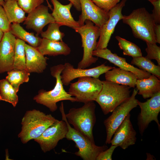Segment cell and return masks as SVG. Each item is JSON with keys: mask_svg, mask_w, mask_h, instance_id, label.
Wrapping results in <instances>:
<instances>
[{"mask_svg": "<svg viewBox=\"0 0 160 160\" xmlns=\"http://www.w3.org/2000/svg\"><path fill=\"white\" fill-rule=\"evenodd\" d=\"M11 24L3 6L0 4V28L4 33L9 31Z\"/></svg>", "mask_w": 160, "mask_h": 160, "instance_id": "obj_35", "label": "cell"}, {"mask_svg": "<svg viewBox=\"0 0 160 160\" xmlns=\"http://www.w3.org/2000/svg\"><path fill=\"white\" fill-rule=\"evenodd\" d=\"M6 79L18 92L20 85L29 80L30 73L26 70L12 69L7 72Z\"/></svg>", "mask_w": 160, "mask_h": 160, "instance_id": "obj_29", "label": "cell"}, {"mask_svg": "<svg viewBox=\"0 0 160 160\" xmlns=\"http://www.w3.org/2000/svg\"><path fill=\"white\" fill-rule=\"evenodd\" d=\"M4 33L3 31L0 28V42L3 37Z\"/></svg>", "mask_w": 160, "mask_h": 160, "instance_id": "obj_40", "label": "cell"}, {"mask_svg": "<svg viewBox=\"0 0 160 160\" xmlns=\"http://www.w3.org/2000/svg\"><path fill=\"white\" fill-rule=\"evenodd\" d=\"M127 0H122L108 12V20L100 28V35L96 49L107 47L116 26L119 21L123 18V15L122 14V10Z\"/></svg>", "mask_w": 160, "mask_h": 160, "instance_id": "obj_12", "label": "cell"}, {"mask_svg": "<svg viewBox=\"0 0 160 160\" xmlns=\"http://www.w3.org/2000/svg\"><path fill=\"white\" fill-rule=\"evenodd\" d=\"M102 83L101 90L95 101L107 115L129 97L130 87L106 80Z\"/></svg>", "mask_w": 160, "mask_h": 160, "instance_id": "obj_5", "label": "cell"}, {"mask_svg": "<svg viewBox=\"0 0 160 160\" xmlns=\"http://www.w3.org/2000/svg\"><path fill=\"white\" fill-rule=\"evenodd\" d=\"M85 23L75 30L81 36L83 48L82 59L77 65V68H86L98 60V57H93L92 52L96 49L97 40L100 35V28L94 25L93 23L89 20H86Z\"/></svg>", "mask_w": 160, "mask_h": 160, "instance_id": "obj_7", "label": "cell"}, {"mask_svg": "<svg viewBox=\"0 0 160 160\" xmlns=\"http://www.w3.org/2000/svg\"><path fill=\"white\" fill-rule=\"evenodd\" d=\"M25 43L24 41L21 40L18 38L16 39L13 69L26 70L25 48Z\"/></svg>", "mask_w": 160, "mask_h": 160, "instance_id": "obj_27", "label": "cell"}, {"mask_svg": "<svg viewBox=\"0 0 160 160\" xmlns=\"http://www.w3.org/2000/svg\"><path fill=\"white\" fill-rule=\"evenodd\" d=\"M60 26L55 22L49 23L47 30L44 31H42L40 33L41 36L43 38L50 40L63 41L62 39L65 34L60 31Z\"/></svg>", "mask_w": 160, "mask_h": 160, "instance_id": "obj_31", "label": "cell"}, {"mask_svg": "<svg viewBox=\"0 0 160 160\" xmlns=\"http://www.w3.org/2000/svg\"><path fill=\"white\" fill-rule=\"evenodd\" d=\"M138 90L134 89L129 97L116 107L112 112L111 114L104 121L105 127L106 137L105 143L110 144L113 135L130 111L138 105L136 96Z\"/></svg>", "mask_w": 160, "mask_h": 160, "instance_id": "obj_9", "label": "cell"}, {"mask_svg": "<svg viewBox=\"0 0 160 160\" xmlns=\"http://www.w3.org/2000/svg\"><path fill=\"white\" fill-rule=\"evenodd\" d=\"M48 4V7L52 10L51 5L49 2L48 0H46ZM71 2L75 8L79 11H81V5L79 0H68Z\"/></svg>", "mask_w": 160, "mask_h": 160, "instance_id": "obj_38", "label": "cell"}, {"mask_svg": "<svg viewBox=\"0 0 160 160\" xmlns=\"http://www.w3.org/2000/svg\"><path fill=\"white\" fill-rule=\"evenodd\" d=\"M9 22L20 23L24 22L26 17L25 12L18 5L16 0L5 2L3 6Z\"/></svg>", "mask_w": 160, "mask_h": 160, "instance_id": "obj_24", "label": "cell"}, {"mask_svg": "<svg viewBox=\"0 0 160 160\" xmlns=\"http://www.w3.org/2000/svg\"><path fill=\"white\" fill-rule=\"evenodd\" d=\"M154 34L156 43L160 44V25L156 24L154 28Z\"/></svg>", "mask_w": 160, "mask_h": 160, "instance_id": "obj_39", "label": "cell"}, {"mask_svg": "<svg viewBox=\"0 0 160 160\" xmlns=\"http://www.w3.org/2000/svg\"><path fill=\"white\" fill-rule=\"evenodd\" d=\"M122 20L131 28L135 37L145 42L156 43L154 34L156 23L151 14L145 8L137 9L128 15H123Z\"/></svg>", "mask_w": 160, "mask_h": 160, "instance_id": "obj_2", "label": "cell"}, {"mask_svg": "<svg viewBox=\"0 0 160 160\" xmlns=\"http://www.w3.org/2000/svg\"><path fill=\"white\" fill-rule=\"evenodd\" d=\"M5 2L4 0H0V4L3 6L4 5Z\"/></svg>", "mask_w": 160, "mask_h": 160, "instance_id": "obj_41", "label": "cell"}, {"mask_svg": "<svg viewBox=\"0 0 160 160\" xmlns=\"http://www.w3.org/2000/svg\"><path fill=\"white\" fill-rule=\"evenodd\" d=\"M153 6L151 14L156 24L160 23V0H155L151 2Z\"/></svg>", "mask_w": 160, "mask_h": 160, "instance_id": "obj_37", "label": "cell"}, {"mask_svg": "<svg viewBox=\"0 0 160 160\" xmlns=\"http://www.w3.org/2000/svg\"><path fill=\"white\" fill-rule=\"evenodd\" d=\"M9 0H4V2H6V1H9Z\"/></svg>", "mask_w": 160, "mask_h": 160, "instance_id": "obj_43", "label": "cell"}, {"mask_svg": "<svg viewBox=\"0 0 160 160\" xmlns=\"http://www.w3.org/2000/svg\"><path fill=\"white\" fill-rule=\"evenodd\" d=\"M92 55L107 60L122 69L132 72L136 76L137 79L148 78L151 75L127 63L125 58L119 56L116 54L112 53L107 48L96 49L93 51Z\"/></svg>", "mask_w": 160, "mask_h": 160, "instance_id": "obj_17", "label": "cell"}, {"mask_svg": "<svg viewBox=\"0 0 160 160\" xmlns=\"http://www.w3.org/2000/svg\"><path fill=\"white\" fill-rule=\"evenodd\" d=\"M17 92L7 79L0 80V100L9 103L15 107L18 101Z\"/></svg>", "mask_w": 160, "mask_h": 160, "instance_id": "obj_26", "label": "cell"}, {"mask_svg": "<svg viewBox=\"0 0 160 160\" xmlns=\"http://www.w3.org/2000/svg\"><path fill=\"white\" fill-rule=\"evenodd\" d=\"M62 120L66 123L68 128L65 138L72 140L75 143V147L78 151L75 154L84 160H96L99 154L108 148L106 145L98 146L92 142L87 137L72 127L68 122L65 115L63 104L62 102L60 107Z\"/></svg>", "mask_w": 160, "mask_h": 160, "instance_id": "obj_6", "label": "cell"}, {"mask_svg": "<svg viewBox=\"0 0 160 160\" xmlns=\"http://www.w3.org/2000/svg\"><path fill=\"white\" fill-rule=\"evenodd\" d=\"M129 113L117 129L111 139V145H117L123 149L134 145L136 140V133L130 120Z\"/></svg>", "mask_w": 160, "mask_h": 160, "instance_id": "obj_18", "label": "cell"}, {"mask_svg": "<svg viewBox=\"0 0 160 160\" xmlns=\"http://www.w3.org/2000/svg\"><path fill=\"white\" fill-rule=\"evenodd\" d=\"M106 81L134 88L137 79L136 76L132 72L114 68L105 73Z\"/></svg>", "mask_w": 160, "mask_h": 160, "instance_id": "obj_21", "label": "cell"}, {"mask_svg": "<svg viewBox=\"0 0 160 160\" xmlns=\"http://www.w3.org/2000/svg\"><path fill=\"white\" fill-rule=\"evenodd\" d=\"M97 6L108 12L119 2L120 0H91Z\"/></svg>", "mask_w": 160, "mask_h": 160, "instance_id": "obj_34", "label": "cell"}, {"mask_svg": "<svg viewBox=\"0 0 160 160\" xmlns=\"http://www.w3.org/2000/svg\"><path fill=\"white\" fill-rule=\"evenodd\" d=\"M68 130L65 122L58 120L33 140L39 144L43 152L46 153L54 149L60 140L65 137Z\"/></svg>", "mask_w": 160, "mask_h": 160, "instance_id": "obj_11", "label": "cell"}, {"mask_svg": "<svg viewBox=\"0 0 160 160\" xmlns=\"http://www.w3.org/2000/svg\"><path fill=\"white\" fill-rule=\"evenodd\" d=\"M70 84L68 93L74 96L77 102L84 103L95 101L101 90L102 81L98 78L85 76Z\"/></svg>", "mask_w": 160, "mask_h": 160, "instance_id": "obj_8", "label": "cell"}, {"mask_svg": "<svg viewBox=\"0 0 160 160\" xmlns=\"http://www.w3.org/2000/svg\"><path fill=\"white\" fill-rule=\"evenodd\" d=\"M115 38L118 41L120 49L123 51L124 55L133 58L142 56L140 48L136 44L119 36Z\"/></svg>", "mask_w": 160, "mask_h": 160, "instance_id": "obj_30", "label": "cell"}, {"mask_svg": "<svg viewBox=\"0 0 160 160\" xmlns=\"http://www.w3.org/2000/svg\"><path fill=\"white\" fill-rule=\"evenodd\" d=\"M19 6L25 13H29L42 4L44 0H16Z\"/></svg>", "mask_w": 160, "mask_h": 160, "instance_id": "obj_32", "label": "cell"}, {"mask_svg": "<svg viewBox=\"0 0 160 160\" xmlns=\"http://www.w3.org/2000/svg\"><path fill=\"white\" fill-rule=\"evenodd\" d=\"M9 31L15 37L27 42L35 48L38 47L41 41V38L38 36H35L33 33L27 31L20 23H14L11 24Z\"/></svg>", "mask_w": 160, "mask_h": 160, "instance_id": "obj_25", "label": "cell"}, {"mask_svg": "<svg viewBox=\"0 0 160 160\" xmlns=\"http://www.w3.org/2000/svg\"><path fill=\"white\" fill-rule=\"evenodd\" d=\"M136 86L138 90L137 93L144 99L148 98L160 91V80L151 74L148 78L137 79Z\"/></svg>", "mask_w": 160, "mask_h": 160, "instance_id": "obj_23", "label": "cell"}, {"mask_svg": "<svg viewBox=\"0 0 160 160\" xmlns=\"http://www.w3.org/2000/svg\"><path fill=\"white\" fill-rule=\"evenodd\" d=\"M81 13L78 21L80 25H84L86 20L92 21L100 28L108 20V12L101 9L91 0H79Z\"/></svg>", "mask_w": 160, "mask_h": 160, "instance_id": "obj_15", "label": "cell"}, {"mask_svg": "<svg viewBox=\"0 0 160 160\" xmlns=\"http://www.w3.org/2000/svg\"><path fill=\"white\" fill-rule=\"evenodd\" d=\"M53 6L51 14L55 22L60 26H66L75 30L81 26L75 21L70 12L73 4L70 2L67 5L62 4L57 0H51Z\"/></svg>", "mask_w": 160, "mask_h": 160, "instance_id": "obj_19", "label": "cell"}, {"mask_svg": "<svg viewBox=\"0 0 160 160\" xmlns=\"http://www.w3.org/2000/svg\"><path fill=\"white\" fill-rule=\"evenodd\" d=\"M48 7L41 4L28 13L24 22L27 29H32L38 36L47 24L55 22L51 14L48 11Z\"/></svg>", "mask_w": 160, "mask_h": 160, "instance_id": "obj_16", "label": "cell"}, {"mask_svg": "<svg viewBox=\"0 0 160 160\" xmlns=\"http://www.w3.org/2000/svg\"><path fill=\"white\" fill-rule=\"evenodd\" d=\"M131 64L139 69L152 74L160 79V66L156 65L151 60L143 56L133 58Z\"/></svg>", "mask_w": 160, "mask_h": 160, "instance_id": "obj_28", "label": "cell"}, {"mask_svg": "<svg viewBox=\"0 0 160 160\" xmlns=\"http://www.w3.org/2000/svg\"><path fill=\"white\" fill-rule=\"evenodd\" d=\"M117 145H111L108 148L101 152L97 157L96 160H112V154Z\"/></svg>", "mask_w": 160, "mask_h": 160, "instance_id": "obj_36", "label": "cell"}, {"mask_svg": "<svg viewBox=\"0 0 160 160\" xmlns=\"http://www.w3.org/2000/svg\"><path fill=\"white\" fill-rule=\"evenodd\" d=\"M140 112L137 118V124L140 133L143 135L150 123L154 121L159 129L160 124L158 116L160 111V91L156 93L144 102L137 100Z\"/></svg>", "mask_w": 160, "mask_h": 160, "instance_id": "obj_10", "label": "cell"}, {"mask_svg": "<svg viewBox=\"0 0 160 160\" xmlns=\"http://www.w3.org/2000/svg\"><path fill=\"white\" fill-rule=\"evenodd\" d=\"M58 120L50 114L33 109L26 111L23 117L21 131L18 137L23 144L39 137Z\"/></svg>", "mask_w": 160, "mask_h": 160, "instance_id": "obj_1", "label": "cell"}, {"mask_svg": "<svg viewBox=\"0 0 160 160\" xmlns=\"http://www.w3.org/2000/svg\"><path fill=\"white\" fill-rule=\"evenodd\" d=\"M94 101L84 103L82 107L73 108L65 114L67 121L73 128L95 143L93 129L96 121Z\"/></svg>", "mask_w": 160, "mask_h": 160, "instance_id": "obj_4", "label": "cell"}, {"mask_svg": "<svg viewBox=\"0 0 160 160\" xmlns=\"http://www.w3.org/2000/svg\"><path fill=\"white\" fill-rule=\"evenodd\" d=\"M148 0V1H150V2L152 1H155V0Z\"/></svg>", "mask_w": 160, "mask_h": 160, "instance_id": "obj_42", "label": "cell"}, {"mask_svg": "<svg viewBox=\"0 0 160 160\" xmlns=\"http://www.w3.org/2000/svg\"><path fill=\"white\" fill-rule=\"evenodd\" d=\"M63 67L64 65L60 64L50 68L51 74L56 80L54 87L49 91L40 90L33 98L37 103L46 106L52 112L57 109V103L59 101L69 100L72 102H76L75 98L66 92L63 88L61 78Z\"/></svg>", "mask_w": 160, "mask_h": 160, "instance_id": "obj_3", "label": "cell"}, {"mask_svg": "<svg viewBox=\"0 0 160 160\" xmlns=\"http://www.w3.org/2000/svg\"><path fill=\"white\" fill-rule=\"evenodd\" d=\"M146 43L147 47L145 49V51L147 55L145 57L150 60H156L158 65L160 66V47L158 46L156 44H152L148 42Z\"/></svg>", "mask_w": 160, "mask_h": 160, "instance_id": "obj_33", "label": "cell"}, {"mask_svg": "<svg viewBox=\"0 0 160 160\" xmlns=\"http://www.w3.org/2000/svg\"><path fill=\"white\" fill-rule=\"evenodd\" d=\"M16 39L9 31L4 33L0 42V73L13 69Z\"/></svg>", "mask_w": 160, "mask_h": 160, "instance_id": "obj_14", "label": "cell"}, {"mask_svg": "<svg viewBox=\"0 0 160 160\" xmlns=\"http://www.w3.org/2000/svg\"><path fill=\"white\" fill-rule=\"evenodd\" d=\"M36 49L43 55L66 56L71 51L68 45L63 41H57L43 38Z\"/></svg>", "mask_w": 160, "mask_h": 160, "instance_id": "obj_22", "label": "cell"}, {"mask_svg": "<svg viewBox=\"0 0 160 160\" xmlns=\"http://www.w3.org/2000/svg\"><path fill=\"white\" fill-rule=\"evenodd\" d=\"M25 48L27 71L30 73H43L47 65L48 58L30 45L25 43Z\"/></svg>", "mask_w": 160, "mask_h": 160, "instance_id": "obj_20", "label": "cell"}, {"mask_svg": "<svg viewBox=\"0 0 160 160\" xmlns=\"http://www.w3.org/2000/svg\"><path fill=\"white\" fill-rule=\"evenodd\" d=\"M115 67L106 65L105 63L89 69L75 68L69 63H65L61 74L63 85L68 86L74 79L79 77L89 76L98 78L100 76Z\"/></svg>", "mask_w": 160, "mask_h": 160, "instance_id": "obj_13", "label": "cell"}]
</instances>
